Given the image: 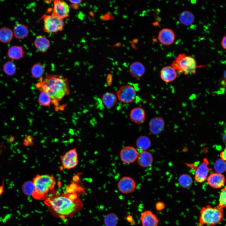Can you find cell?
<instances>
[{"label": "cell", "mask_w": 226, "mask_h": 226, "mask_svg": "<svg viewBox=\"0 0 226 226\" xmlns=\"http://www.w3.org/2000/svg\"><path fill=\"white\" fill-rule=\"evenodd\" d=\"M31 72L32 75L34 78L40 79L42 78L45 72V69L41 63H36L32 67Z\"/></svg>", "instance_id": "29"}, {"label": "cell", "mask_w": 226, "mask_h": 226, "mask_svg": "<svg viewBox=\"0 0 226 226\" xmlns=\"http://www.w3.org/2000/svg\"><path fill=\"white\" fill-rule=\"evenodd\" d=\"M177 76V72L171 66H164L160 70V78L166 83H170L173 81Z\"/></svg>", "instance_id": "18"}, {"label": "cell", "mask_w": 226, "mask_h": 226, "mask_svg": "<svg viewBox=\"0 0 226 226\" xmlns=\"http://www.w3.org/2000/svg\"><path fill=\"white\" fill-rule=\"evenodd\" d=\"M214 168L217 173L222 174L225 172L226 169L225 161L221 159H218L214 164Z\"/></svg>", "instance_id": "34"}, {"label": "cell", "mask_w": 226, "mask_h": 226, "mask_svg": "<svg viewBox=\"0 0 226 226\" xmlns=\"http://www.w3.org/2000/svg\"></svg>", "instance_id": "45"}, {"label": "cell", "mask_w": 226, "mask_h": 226, "mask_svg": "<svg viewBox=\"0 0 226 226\" xmlns=\"http://www.w3.org/2000/svg\"><path fill=\"white\" fill-rule=\"evenodd\" d=\"M226 189L224 187L222 189L220 192L218 199V203L217 207L223 209L226 206Z\"/></svg>", "instance_id": "35"}, {"label": "cell", "mask_w": 226, "mask_h": 226, "mask_svg": "<svg viewBox=\"0 0 226 226\" xmlns=\"http://www.w3.org/2000/svg\"><path fill=\"white\" fill-rule=\"evenodd\" d=\"M39 104L43 106H49L52 104V100L49 95L43 91H40L38 98Z\"/></svg>", "instance_id": "31"}, {"label": "cell", "mask_w": 226, "mask_h": 226, "mask_svg": "<svg viewBox=\"0 0 226 226\" xmlns=\"http://www.w3.org/2000/svg\"><path fill=\"white\" fill-rule=\"evenodd\" d=\"M81 0H70L69 2L73 4L78 5L82 2Z\"/></svg>", "instance_id": "41"}, {"label": "cell", "mask_w": 226, "mask_h": 226, "mask_svg": "<svg viewBox=\"0 0 226 226\" xmlns=\"http://www.w3.org/2000/svg\"><path fill=\"white\" fill-rule=\"evenodd\" d=\"M4 187V180H3V184L2 185L0 186V196H1L3 193V191Z\"/></svg>", "instance_id": "42"}, {"label": "cell", "mask_w": 226, "mask_h": 226, "mask_svg": "<svg viewBox=\"0 0 226 226\" xmlns=\"http://www.w3.org/2000/svg\"><path fill=\"white\" fill-rule=\"evenodd\" d=\"M171 66L177 73L185 75H195L197 68L196 61L191 56L184 53L179 54Z\"/></svg>", "instance_id": "5"}, {"label": "cell", "mask_w": 226, "mask_h": 226, "mask_svg": "<svg viewBox=\"0 0 226 226\" xmlns=\"http://www.w3.org/2000/svg\"><path fill=\"white\" fill-rule=\"evenodd\" d=\"M209 161L206 158L203 159V161L196 169L195 173V180L198 183L204 182L207 179L208 173L212 170L209 167Z\"/></svg>", "instance_id": "11"}, {"label": "cell", "mask_w": 226, "mask_h": 226, "mask_svg": "<svg viewBox=\"0 0 226 226\" xmlns=\"http://www.w3.org/2000/svg\"><path fill=\"white\" fill-rule=\"evenodd\" d=\"M53 3V13L63 19L68 17L70 8L66 2L62 0H56Z\"/></svg>", "instance_id": "12"}, {"label": "cell", "mask_w": 226, "mask_h": 226, "mask_svg": "<svg viewBox=\"0 0 226 226\" xmlns=\"http://www.w3.org/2000/svg\"><path fill=\"white\" fill-rule=\"evenodd\" d=\"M165 123L164 119L160 116L152 118L149 124V130L153 134L156 135L162 133L164 130Z\"/></svg>", "instance_id": "14"}, {"label": "cell", "mask_w": 226, "mask_h": 226, "mask_svg": "<svg viewBox=\"0 0 226 226\" xmlns=\"http://www.w3.org/2000/svg\"><path fill=\"white\" fill-rule=\"evenodd\" d=\"M158 38L159 42L163 45L168 46L174 42L175 35L174 31L168 28H164L159 32Z\"/></svg>", "instance_id": "15"}, {"label": "cell", "mask_w": 226, "mask_h": 226, "mask_svg": "<svg viewBox=\"0 0 226 226\" xmlns=\"http://www.w3.org/2000/svg\"><path fill=\"white\" fill-rule=\"evenodd\" d=\"M136 144L137 147L141 151H146L151 147V142L148 137L142 135L136 139Z\"/></svg>", "instance_id": "26"}, {"label": "cell", "mask_w": 226, "mask_h": 226, "mask_svg": "<svg viewBox=\"0 0 226 226\" xmlns=\"http://www.w3.org/2000/svg\"><path fill=\"white\" fill-rule=\"evenodd\" d=\"M138 154V152L135 148L131 146H126L120 150V156L122 162L129 164L134 162L137 160Z\"/></svg>", "instance_id": "10"}, {"label": "cell", "mask_w": 226, "mask_h": 226, "mask_svg": "<svg viewBox=\"0 0 226 226\" xmlns=\"http://www.w3.org/2000/svg\"><path fill=\"white\" fill-rule=\"evenodd\" d=\"M107 82L108 85H110L112 83V78L111 75H108L107 77Z\"/></svg>", "instance_id": "40"}, {"label": "cell", "mask_w": 226, "mask_h": 226, "mask_svg": "<svg viewBox=\"0 0 226 226\" xmlns=\"http://www.w3.org/2000/svg\"><path fill=\"white\" fill-rule=\"evenodd\" d=\"M226 36L225 35L222 39L221 44L222 47L225 50L226 49Z\"/></svg>", "instance_id": "39"}, {"label": "cell", "mask_w": 226, "mask_h": 226, "mask_svg": "<svg viewBox=\"0 0 226 226\" xmlns=\"http://www.w3.org/2000/svg\"><path fill=\"white\" fill-rule=\"evenodd\" d=\"M3 70L8 75L12 76L15 73L16 66L14 62L12 61H8L3 65Z\"/></svg>", "instance_id": "32"}, {"label": "cell", "mask_w": 226, "mask_h": 226, "mask_svg": "<svg viewBox=\"0 0 226 226\" xmlns=\"http://www.w3.org/2000/svg\"><path fill=\"white\" fill-rule=\"evenodd\" d=\"M129 71L131 75L135 78L142 77L145 73L146 69L144 65L139 62H132L130 65Z\"/></svg>", "instance_id": "20"}, {"label": "cell", "mask_w": 226, "mask_h": 226, "mask_svg": "<svg viewBox=\"0 0 226 226\" xmlns=\"http://www.w3.org/2000/svg\"><path fill=\"white\" fill-rule=\"evenodd\" d=\"M179 20L182 24L188 26L194 22L195 16L190 11L184 10L180 14Z\"/></svg>", "instance_id": "25"}, {"label": "cell", "mask_w": 226, "mask_h": 226, "mask_svg": "<svg viewBox=\"0 0 226 226\" xmlns=\"http://www.w3.org/2000/svg\"><path fill=\"white\" fill-rule=\"evenodd\" d=\"M33 181L35 189L32 196L38 200L47 198L49 193L54 190L56 185L54 177L48 174H37L33 178Z\"/></svg>", "instance_id": "3"}, {"label": "cell", "mask_w": 226, "mask_h": 226, "mask_svg": "<svg viewBox=\"0 0 226 226\" xmlns=\"http://www.w3.org/2000/svg\"></svg>", "instance_id": "44"}, {"label": "cell", "mask_w": 226, "mask_h": 226, "mask_svg": "<svg viewBox=\"0 0 226 226\" xmlns=\"http://www.w3.org/2000/svg\"><path fill=\"white\" fill-rule=\"evenodd\" d=\"M129 116L133 122L140 124L143 123L146 118V112L144 109L140 106L132 109L130 111Z\"/></svg>", "instance_id": "16"}, {"label": "cell", "mask_w": 226, "mask_h": 226, "mask_svg": "<svg viewBox=\"0 0 226 226\" xmlns=\"http://www.w3.org/2000/svg\"><path fill=\"white\" fill-rule=\"evenodd\" d=\"M13 36L19 39L26 38L28 35L29 32L28 27L21 23L16 24L13 27Z\"/></svg>", "instance_id": "21"}, {"label": "cell", "mask_w": 226, "mask_h": 226, "mask_svg": "<svg viewBox=\"0 0 226 226\" xmlns=\"http://www.w3.org/2000/svg\"><path fill=\"white\" fill-rule=\"evenodd\" d=\"M13 30L7 27L0 28V42L7 43L10 42L13 37Z\"/></svg>", "instance_id": "27"}, {"label": "cell", "mask_w": 226, "mask_h": 226, "mask_svg": "<svg viewBox=\"0 0 226 226\" xmlns=\"http://www.w3.org/2000/svg\"><path fill=\"white\" fill-rule=\"evenodd\" d=\"M223 217V209L207 205L202 207L200 210L199 225L214 226L221 222Z\"/></svg>", "instance_id": "4"}, {"label": "cell", "mask_w": 226, "mask_h": 226, "mask_svg": "<svg viewBox=\"0 0 226 226\" xmlns=\"http://www.w3.org/2000/svg\"><path fill=\"white\" fill-rule=\"evenodd\" d=\"M101 100L103 105L108 108L113 107L116 104L118 100L115 94L109 92L103 94Z\"/></svg>", "instance_id": "24"}, {"label": "cell", "mask_w": 226, "mask_h": 226, "mask_svg": "<svg viewBox=\"0 0 226 226\" xmlns=\"http://www.w3.org/2000/svg\"><path fill=\"white\" fill-rule=\"evenodd\" d=\"M140 219L142 226H158L159 219L155 214L150 210H146L142 212Z\"/></svg>", "instance_id": "13"}, {"label": "cell", "mask_w": 226, "mask_h": 226, "mask_svg": "<svg viewBox=\"0 0 226 226\" xmlns=\"http://www.w3.org/2000/svg\"><path fill=\"white\" fill-rule=\"evenodd\" d=\"M165 207L164 203L161 201L157 202L155 205V209L158 211H160L163 210L165 208Z\"/></svg>", "instance_id": "36"}, {"label": "cell", "mask_w": 226, "mask_h": 226, "mask_svg": "<svg viewBox=\"0 0 226 226\" xmlns=\"http://www.w3.org/2000/svg\"><path fill=\"white\" fill-rule=\"evenodd\" d=\"M208 184L212 188L219 189L223 186L225 183L224 176L222 174L214 173L207 178Z\"/></svg>", "instance_id": "17"}, {"label": "cell", "mask_w": 226, "mask_h": 226, "mask_svg": "<svg viewBox=\"0 0 226 226\" xmlns=\"http://www.w3.org/2000/svg\"><path fill=\"white\" fill-rule=\"evenodd\" d=\"M60 157L63 166L66 169L73 168L78 164V154L75 148L68 151Z\"/></svg>", "instance_id": "8"}, {"label": "cell", "mask_w": 226, "mask_h": 226, "mask_svg": "<svg viewBox=\"0 0 226 226\" xmlns=\"http://www.w3.org/2000/svg\"><path fill=\"white\" fill-rule=\"evenodd\" d=\"M35 189L33 181H27L25 182L22 186V191L26 196H32Z\"/></svg>", "instance_id": "33"}, {"label": "cell", "mask_w": 226, "mask_h": 226, "mask_svg": "<svg viewBox=\"0 0 226 226\" xmlns=\"http://www.w3.org/2000/svg\"><path fill=\"white\" fill-rule=\"evenodd\" d=\"M126 220L128 222L132 223V225H134L135 223V222L134 220L133 217L131 215H127L126 217Z\"/></svg>", "instance_id": "37"}, {"label": "cell", "mask_w": 226, "mask_h": 226, "mask_svg": "<svg viewBox=\"0 0 226 226\" xmlns=\"http://www.w3.org/2000/svg\"><path fill=\"white\" fill-rule=\"evenodd\" d=\"M36 87L49 95L56 107L59 106V101L70 93L67 79L60 75L47 74L40 79Z\"/></svg>", "instance_id": "2"}, {"label": "cell", "mask_w": 226, "mask_h": 226, "mask_svg": "<svg viewBox=\"0 0 226 226\" xmlns=\"http://www.w3.org/2000/svg\"><path fill=\"white\" fill-rule=\"evenodd\" d=\"M117 187L121 193L128 194L134 191L136 188V184L132 178L125 176L119 180L117 184Z\"/></svg>", "instance_id": "9"}, {"label": "cell", "mask_w": 226, "mask_h": 226, "mask_svg": "<svg viewBox=\"0 0 226 226\" xmlns=\"http://www.w3.org/2000/svg\"><path fill=\"white\" fill-rule=\"evenodd\" d=\"M79 178L78 175H75L73 177V180L74 181L76 182L78 181Z\"/></svg>", "instance_id": "43"}, {"label": "cell", "mask_w": 226, "mask_h": 226, "mask_svg": "<svg viewBox=\"0 0 226 226\" xmlns=\"http://www.w3.org/2000/svg\"><path fill=\"white\" fill-rule=\"evenodd\" d=\"M45 203L53 215L62 218L73 216L83 206L74 192L54 194L45 200Z\"/></svg>", "instance_id": "1"}, {"label": "cell", "mask_w": 226, "mask_h": 226, "mask_svg": "<svg viewBox=\"0 0 226 226\" xmlns=\"http://www.w3.org/2000/svg\"><path fill=\"white\" fill-rule=\"evenodd\" d=\"M138 165L143 168H147L151 165L153 161L152 154L146 151H141L138 153L137 159Z\"/></svg>", "instance_id": "19"}, {"label": "cell", "mask_w": 226, "mask_h": 226, "mask_svg": "<svg viewBox=\"0 0 226 226\" xmlns=\"http://www.w3.org/2000/svg\"><path fill=\"white\" fill-rule=\"evenodd\" d=\"M118 216L114 213H110L106 215L104 218L105 226H117L119 222Z\"/></svg>", "instance_id": "28"}, {"label": "cell", "mask_w": 226, "mask_h": 226, "mask_svg": "<svg viewBox=\"0 0 226 226\" xmlns=\"http://www.w3.org/2000/svg\"><path fill=\"white\" fill-rule=\"evenodd\" d=\"M35 48L41 52H46L51 46L50 40L46 37L42 36H38L34 41Z\"/></svg>", "instance_id": "22"}, {"label": "cell", "mask_w": 226, "mask_h": 226, "mask_svg": "<svg viewBox=\"0 0 226 226\" xmlns=\"http://www.w3.org/2000/svg\"><path fill=\"white\" fill-rule=\"evenodd\" d=\"M178 181L180 186L184 188L190 187L193 183V180L191 177L187 174H184L180 175L178 178Z\"/></svg>", "instance_id": "30"}, {"label": "cell", "mask_w": 226, "mask_h": 226, "mask_svg": "<svg viewBox=\"0 0 226 226\" xmlns=\"http://www.w3.org/2000/svg\"><path fill=\"white\" fill-rule=\"evenodd\" d=\"M25 53L22 46L14 45L9 47L7 51V56L10 59L18 60L23 57Z\"/></svg>", "instance_id": "23"}, {"label": "cell", "mask_w": 226, "mask_h": 226, "mask_svg": "<svg viewBox=\"0 0 226 226\" xmlns=\"http://www.w3.org/2000/svg\"><path fill=\"white\" fill-rule=\"evenodd\" d=\"M65 25L63 19L54 13L47 15L44 19V31L47 33H56L62 30Z\"/></svg>", "instance_id": "6"}, {"label": "cell", "mask_w": 226, "mask_h": 226, "mask_svg": "<svg viewBox=\"0 0 226 226\" xmlns=\"http://www.w3.org/2000/svg\"><path fill=\"white\" fill-rule=\"evenodd\" d=\"M116 94L119 101L123 103L129 104L135 101L137 93L133 86L126 84L121 86L117 91Z\"/></svg>", "instance_id": "7"}, {"label": "cell", "mask_w": 226, "mask_h": 226, "mask_svg": "<svg viewBox=\"0 0 226 226\" xmlns=\"http://www.w3.org/2000/svg\"><path fill=\"white\" fill-rule=\"evenodd\" d=\"M226 148H225L224 150L220 153V154L221 159L224 160V161H226Z\"/></svg>", "instance_id": "38"}]
</instances>
